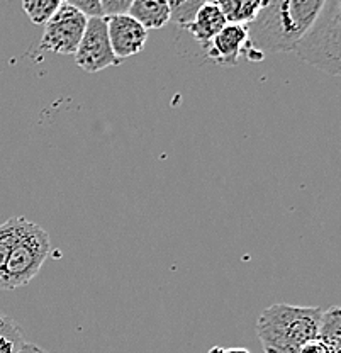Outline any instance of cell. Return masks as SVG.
<instances>
[{"mask_svg":"<svg viewBox=\"0 0 341 353\" xmlns=\"http://www.w3.org/2000/svg\"><path fill=\"white\" fill-rule=\"evenodd\" d=\"M326 0H263L258 17L248 26L253 50L267 53H294L314 28Z\"/></svg>","mask_w":341,"mask_h":353,"instance_id":"cell-1","label":"cell"},{"mask_svg":"<svg viewBox=\"0 0 341 353\" xmlns=\"http://www.w3.org/2000/svg\"><path fill=\"white\" fill-rule=\"evenodd\" d=\"M321 316V307L273 304L263 309L255 326L263 353H297L318 338Z\"/></svg>","mask_w":341,"mask_h":353,"instance_id":"cell-2","label":"cell"},{"mask_svg":"<svg viewBox=\"0 0 341 353\" xmlns=\"http://www.w3.org/2000/svg\"><path fill=\"white\" fill-rule=\"evenodd\" d=\"M50 248V234L39 224L21 218L19 233L10 245L6 263L0 270V290L28 285L41 270Z\"/></svg>","mask_w":341,"mask_h":353,"instance_id":"cell-3","label":"cell"},{"mask_svg":"<svg viewBox=\"0 0 341 353\" xmlns=\"http://www.w3.org/2000/svg\"><path fill=\"white\" fill-rule=\"evenodd\" d=\"M294 53L314 68L341 77V0H326L318 22Z\"/></svg>","mask_w":341,"mask_h":353,"instance_id":"cell-4","label":"cell"},{"mask_svg":"<svg viewBox=\"0 0 341 353\" xmlns=\"http://www.w3.org/2000/svg\"><path fill=\"white\" fill-rule=\"evenodd\" d=\"M89 17L65 2L45 24L41 50L54 54H75L85 34Z\"/></svg>","mask_w":341,"mask_h":353,"instance_id":"cell-5","label":"cell"},{"mask_svg":"<svg viewBox=\"0 0 341 353\" xmlns=\"http://www.w3.org/2000/svg\"><path fill=\"white\" fill-rule=\"evenodd\" d=\"M121 61L123 60H119L112 50L105 17H90L75 53V63L83 72L97 73L109 66L121 65Z\"/></svg>","mask_w":341,"mask_h":353,"instance_id":"cell-6","label":"cell"},{"mask_svg":"<svg viewBox=\"0 0 341 353\" xmlns=\"http://www.w3.org/2000/svg\"><path fill=\"white\" fill-rule=\"evenodd\" d=\"M105 21L112 50L119 60L141 53L148 41V29L145 26L139 24L130 14L105 17Z\"/></svg>","mask_w":341,"mask_h":353,"instance_id":"cell-7","label":"cell"},{"mask_svg":"<svg viewBox=\"0 0 341 353\" xmlns=\"http://www.w3.org/2000/svg\"><path fill=\"white\" fill-rule=\"evenodd\" d=\"M248 41H250L248 26L226 24L221 32L204 48L205 57L218 65L234 66L240 61Z\"/></svg>","mask_w":341,"mask_h":353,"instance_id":"cell-8","label":"cell"},{"mask_svg":"<svg viewBox=\"0 0 341 353\" xmlns=\"http://www.w3.org/2000/svg\"><path fill=\"white\" fill-rule=\"evenodd\" d=\"M227 24L225 14L218 7L216 2H205L199 10H197L196 17L192 22L187 26V31L194 36L200 46L205 48L216 36L221 32V29Z\"/></svg>","mask_w":341,"mask_h":353,"instance_id":"cell-9","label":"cell"},{"mask_svg":"<svg viewBox=\"0 0 341 353\" xmlns=\"http://www.w3.org/2000/svg\"><path fill=\"white\" fill-rule=\"evenodd\" d=\"M131 17L146 29H161L172 21V10L168 0H133L130 9Z\"/></svg>","mask_w":341,"mask_h":353,"instance_id":"cell-10","label":"cell"},{"mask_svg":"<svg viewBox=\"0 0 341 353\" xmlns=\"http://www.w3.org/2000/svg\"><path fill=\"white\" fill-rule=\"evenodd\" d=\"M227 24L250 26L258 17L263 0H216Z\"/></svg>","mask_w":341,"mask_h":353,"instance_id":"cell-11","label":"cell"},{"mask_svg":"<svg viewBox=\"0 0 341 353\" xmlns=\"http://www.w3.org/2000/svg\"><path fill=\"white\" fill-rule=\"evenodd\" d=\"M318 338L328 347L329 353H341V306L322 311Z\"/></svg>","mask_w":341,"mask_h":353,"instance_id":"cell-12","label":"cell"},{"mask_svg":"<svg viewBox=\"0 0 341 353\" xmlns=\"http://www.w3.org/2000/svg\"><path fill=\"white\" fill-rule=\"evenodd\" d=\"M25 340L19 325L10 316L0 312V353H19Z\"/></svg>","mask_w":341,"mask_h":353,"instance_id":"cell-13","label":"cell"},{"mask_svg":"<svg viewBox=\"0 0 341 353\" xmlns=\"http://www.w3.org/2000/svg\"><path fill=\"white\" fill-rule=\"evenodd\" d=\"M67 0H23V9L32 24L45 26Z\"/></svg>","mask_w":341,"mask_h":353,"instance_id":"cell-14","label":"cell"},{"mask_svg":"<svg viewBox=\"0 0 341 353\" xmlns=\"http://www.w3.org/2000/svg\"><path fill=\"white\" fill-rule=\"evenodd\" d=\"M207 0H168L172 10V21L180 28H187L196 17L197 10L204 6Z\"/></svg>","mask_w":341,"mask_h":353,"instance_id":"cell-15","label":"cell"},{"mask_svg":"<svg viewBox=\"0 0 341 353\" xmlns=\"http://www.w3.org/2000/svg\"><path fill=\"white\" fill-rule=\"evenodd\" d=\"M67 3L85 14L89 19L90 17H104L101 0H67Z\"/></svg>","mask_w":341,"mask_h":353,"instance_id":"cell-16","label":"cell"},{"mask_svg":"<svg viewBox=\"0 0 341 353\" xmlns=\"http://www.w3.org/2000/svg\"><path fill=\"white\" fill-rule=\"evenodd\" d=\"M101 6L104 17L119 16V14L130 12L133 0H101Z\"/></svg>","mask_w":341,"mask_h":353,"instance_id":"cell-17","label":"cell"},{"mask_svg":"<svg viewBox=\"0 0 341 353\" xmlns=\"http://www.w3.org/2000/svg\"><path fill=\"white\" fill-rule=\"evenodd\" d=\"M297 353H329V350L319 338H314V340H309L307 343H304L297 350Z\"/></svg>","mask_w":341,"mask_h":353,"instance_id":"cell-18","label":"cell"},{"mask_svg":"<svg viewBox=\"0 0 341 353\" xmlns=\"http://www.w3.org/2000/svg\"><path fill=\"white\" fill-rule=\"evenodd\" d=\"M207 353H250L247 348H225V347H214Z\"/></svg>","mask_w":341,"mask_h":353,"instance_id":"cell-19","label":"cell"},{"mask_svg":"<svg viewBox=\"0 0 341 353\" xmlns=\"http://www.w3.org/2000/svg\"><path fill=\"white\" fill-rule=\"evenodd\" d=\"M19 353H48V352L43 350V348L36 347V345L25 343V345H24V348H23V350H21Z\"/></svg>","mask_w":341,"mask_h":353,"instance_id":"cell-20","label":"cell"},{"mask_svg":"<svg viewBox=\"0 0 341 353\" xmlns=\"http://www.w3.org/2000/svg\"><path fill=\"white\" fill-rule=\"evenodd\" d=\"M207 2H216V0H207Z\"/></svg>","mask_w":341,"mask_h":353,"instance_id":"cell-21","label":"cell"}]
</instances>
